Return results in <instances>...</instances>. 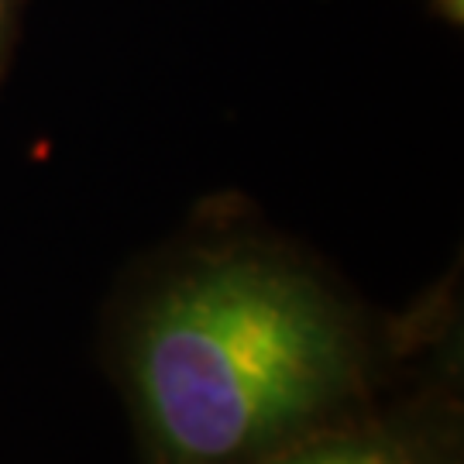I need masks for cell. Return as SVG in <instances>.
<instances>
[{
	"label": "cell",
	"instance_id": "cell-1",
	"mask_svg": "<svg viewBox=\"0 0 464 464\" xmlns=\"http://www.w3.org/2000/svg\"><path fill=\"white\" fill-rule=\"evenodd\" d=\"M402 358L331 282L251 237L179 255L111 337L141 464L255 461L399 392Z\"/></svg>",
	"mask_w": 464,
	"mask_h": 464
},
{
	"label": "cell",
	"instance_id": "cell-2",
	"mask_svg": "<svg viewBox=\"0 0 464 464\" xmlns=\"http://www.w3.org/2000/svg\"><path fill=\"white\" fill-rule=\"evenodd\" d=\"M245 464H464L458 368L440 362L368 413Z\"/></svg>",
	"mask_w": 464,
	"mask_h": 464
},
{
	"label": "cell",
	"instance_id": "cell-3",
	"mask_svg": "<svg viewBox=\"0 0 464 464\" xmlns=\"http://www.w3.org/2000/svg\"><path fill=\"white\" fill-rule=\"evenodd\" d=\"M440 4H444L448 17H454V21H461L464 17V0H440Z\"/></svg>",
	"mask_w": 464,
	"mask_h": 464
}]
</instances>
